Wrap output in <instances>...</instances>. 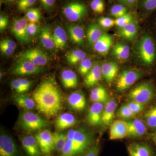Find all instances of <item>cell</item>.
I'll use <instances>...</instances> for the list:
<instances>
[{
	"label": "cell",
	"instance_id": "obj_1",
	"mask_svg": "<svg viewBox=\"0 0 156 156\" xmlns=\"http://www.w3.org/2000/svg\"><path fill=\"white\" fill-rule=\"evenodd\" d=\"M33 97L39 112L48 118L56 116L62 108V94L52 76L42 81Z\"/></svg>",
	"mask_w": 156,
	"mask_h": 156
},
{
	"label": "cell",
	"instance_id": "obj_2",
	"mask_svg": "<svg viewBox=\"0 0 156 156\" xmlns=\"http://www.w3.org/2000/svg\"><path fill=\"white\" fill-rule=\"evenodd\" d=\"M64 147L57 156H80L95 144L93 134L86 128L70 129Z\"/></svg>",
	"mask_w": 156,
	"mask_h": 156
},
{
	"label": "cell",
	"instance_id": "obj_3",
	"mask_svg": "<svg viewBox=\"0 0 156 156\" xmlns=\"http://www.w3.org/2000/svg\"><path fill=\"white\" fill-rule=\"evenodd\" d=\"M135 53L143 64H154L156 62V44L152 37L148 34L142 36L136 43Z\"/></svg>",
	"mask_w": 156,
	"mask_h": 156
},
{
	"label": "cell",
	"instance_id": "obj_4",
	"mask_svg": "<svg viewBox=\"0 0 156 156\" xmlns=\"http://www.w3.org/2000/svg\"><path fill=\"white\" fill-rule=\"evenodd\" d=\"M17 123L20 128L27 131H38L48 126L47 121L42 117L27 110L21 113Z\"/></svg>",
	"mask_w": 156,
	"mask_h": 156
},
{
	"label": "cell",
	"instance_id": "obj_5",
	"mask_svg": "<svg viewBox=\"0 0 156 156\" xmlns=\"http://www.w3.org/2000/svg\"><path fill=\"white\" fill-rule=\"evenodd\" d=\"M155 95V91L153 86L149 82H144L130 91L128 97L131 101L145 105L151 101Z\"/></svg>",
	"mask_w": 156,
	"mask_h": 156
},
{
	"label": "cell",
	"instance_id": "obj_6",
	"mask_svg": "<svg viewBox=\"0 0 156 156\" xmlns=\"http://www.w3.org/2000/svg\"><path fill=\"white\" fill-rule=\"evenodd\" d=\"M62 13L66 18L71 22H76L83 19L88 14L86 5L78 2H71L64 6Z\"/></svg>",
	"mask_w": 156,
	"mask_h": 156
},
{
	"label": "cell",
	"instance_id": "obj_7",
	"mask_svg": "<svg viewBox=\"0 0 156 156\" xmlns=\"http://www.w3.org/2000/svg\"><path fill=\"white\" fill-rule=\"evenodd\" d=\"M143 73L136 69H126L121 72L116 83V87L120 92L129 89L140 78Z\"/></svg>",
	"mask_w": 156,
	"mask_h": 156
},
{
	"label": "cell",
	"instance_id": "obj_8",
	"mask_svg": "<svg viewBox=\"0 0 156 156\" xmlns=\"http://www.w3.org/2000/svg\"><path fill=\"white\" fill-rule=\"evenodd\" d=\"M18 59L27 60L38 66L43 67L49 62L50 57L43 50L32 48L22 51L18 55Z\"/></svg>",
	"mask_w": 156,
	"mask_h": 156
},
{
	"label": "cell",
	"instance_id": "obj_9",
	"mask_svg": "<svg viewBox=\"0 0 156 156\" xmlns=\"http://www.w3.org/2000/svg\"><path fill=\"white\" fill-rule=\"evenodd\" d=\"M0 156H23L12 136L2 132L0 135Z\"/></svg>",
	"mask_w": 156,
	"mask_h": 156
},
{
	"label": "cell",
	"instance_id": "obj_10",
	"mask_svg": "<svg viewBox=\"0 0 156 156\" xmlns=\"http://www.w3.org/2000/svg\"><path fill=\"white\" fill-rule=\"evenodd\" d=\"M28 20L25 17L14 19L11 27V31L17 41L23 44H29L31 37L27 32Z\"/></svg>",
	"mask_w": 156,
	"mask_h": 156
},
{
	"label": "cell",
	"instance_id": "obj_11",
	"mask_svg": "<svg viewBox=\"0 0 156 156\" xmlns=\"http://www.w3.org/2000/svg\"><path fill=\"white\" fill-rule=\"evenodd\" d=\"M42 155L51 156L54 152L53 133L48 130H42L34 134Z\"/></svg>",
	"mask_w": 156,
	"mask_h": 156
},
{
	"label": "cell",
	"instance_id": "obj_12",
	"mask_svg": "<svg viewBox=\"0 0 156 156\" xmlns=\"http://www.w3.org/2000/svg\"><path fill=\"white\" fill-rule=\"evenodd\" d=\"M44 69V67L37 66L27 60L19 59L11 73L18 76L31 75L40 73Z\"/></svg>",
	"mask_w": 156,
	"mask_h": 156
},
{
	"label": "cell",
	"instance_id": "obj_13",
	"mask_svg": "<svg viewBox=\"0 0 156 156\" xmlns=\"http://www.w3.org/2000/svg\"><path fill=\"white\" fill-rule=\"evenodd\" d=\"M21 145L28 156H42L38 144L34 136L29 134H23L20 137Z\"/></svg>",
	"mask_w": 156,
	"mask_h": 156
},
{
	"label": "cell",
	"instance_id": "obj_14",
	"mask_svg": "<svg viewBox=\"0 0 156 156\" xmlns=\"http://www.w3.org/2000/svg\"><path fill=\"white\" fill-rule=\"evenodd\" d=\"M128 128L126 121L116 120L110 125L109 139L111 140L123 139L128 136Z\"/></svg>",
	"mask_w": 156,
	"mask_h": 156
},
{
	"label": "cell",
	"instance_id": "obj_15",
	"mask_svg": "<svg viewBox=\"0 0 156 156\" xmlns=\"http://www.w3.org/2000/svg\"><path fill=\"white\" fill-rule=\"evenodd\" d=\"M128 128V136L132 138L141 137L147 131L146 125L139 119L126 121Z\"/></svg>",
	"mask_w": 156,
	"mask_h": 156
},
{
	"label": "cell",
	"instance_id": "obj_16",
	"mask_svg": "<svg viewBox=\"0 0 156 156\" xmlns=\"http://www.w3.org/2000/svg\"><path fill=\"white\" fill-rule=\"evenodd\" d=\"M103 104L95 102L90 107L87 115V121L91 126H99L102 124Z\"/></svg>",
	"mask_w": 156,
	"mask_h": 156
},
{
	"label": "cell",
	"instance_id": "obj_17",
	"mask_svg": "<svg viewBox=\"0 0 156 156\" xmlns=\"http://www.w3.org/2000/svg\"><path fill=\"white\" fill-rule=\"evenodd\" d=\"M101 66L102 75L107 83L110 85L119 72V65L115 62L110 61L104 62Z\"/></svg>",
	"mask_w": 156,
	"mask_h": 156
},
{
	"label": "cell",
	"instance_id": "obj_18",
	"mask_svg": "<svg viewBox=\"0 0 156 156\" xmlns=\"http://www.w3.org/2000/svg\"><path fill=\"white\" fill-rule=\"evenodd\" d=\"M68 32L69 38L73 43L78 46H83L86 35L83 27L78 25H70L68 27Z\"/></svg>",
	"mask_w": 156,
	"mask_h": 156
},
{
	"label": "cell",
	"instance_id": "obj_19",
	"mask_svg": "<svg viewBox=\"0 0 156 156\" xmlns=\"http://www.w3.org/2000/svg\"><path fill=\"white\" fill-rule=\"evenodd\" d=\"M117 104L113 99H109L104 107L102 115V124L105 126L111 125L115 118Z\"/></svg>",
	"mask_w": 156,
	"mask_h": 156
},
{
	"label": "cell",
	"instance_id": "obj_20",
	"mask_svg": "<svg viewBox=\"0 0 156 156\" xmlns=\"http://www.w3.org/2000/svg\"><path fill=\"white\" fill-rule=\"evenodd\" d=\"M67 101L70 107L77 111H82L86 108V98L80 91L71 93L68 97Z\"/></svg>",
	"mask_w": 156,
	"mask_h": 156
},
{
	"label": "cell",
	"instance_id": "obj_21",
	"mask_svg": "<svg viewBox=\"0 0 156 156\" xmlns=\"http://www.w3.org/2000/svg\"><path fill=\"white\" fill-rule=\"evenodd\" d=\"M40 42L42 47L48 50L56 48L53 33L49 26L43 27L41 29L40 36Z\"/></svg>",
	"mask_w": 156,
	"mask_h": 156
},
{
	"label": "cell",
	"instance_id": "obj_22",
	"mask_svg": "<svg viewBox=\"0 0 156 156\" xmlns=\"http://www.w3.org/2000/svg\"><path fill=\"white\" fill-rule=\"evenodd\" d=\"M101 65L98 63L93 64L89 73L85 76L84 84L88 88H91L96 85L100 81L102 76Z\"/></svg>",
	"mask_w": 156,
	"mask_h": 156
},
{
	"label": "cell",
	"instance_id": "obj_23",
	"mask_svg": "<svg viewBox=\"0 0 156 156\" xmlns=\"http://www.w3.org/2000/svg\"><path fill=\"white\" fill-rule=\"evenodd\" d=\"M77 122L76 117L70 113H63L59 115L55 121L57 130L62 131L76 126Z\"/></svg>",
	"mask_w": 156,
	"mask_h": 156
},
{
	"label": "cell",
	"instance_id": "obj_24",
	"mask_svg": "<svg viewBox=\"0 0 156 156\" xmlns=\"http://www.w3.org/2000/svg\"><path fill=\"white\" fill-rule=\"evenodd\" d=\"M112 45V38L108 34L105 33L101 38L93 46L94 50L102 56H106Z\"/></svg>",
	"mask_w": 156,
	"mask_h": 156
},
{
	"label": "cell",
	"instance_id": "obj_25",
	"mask_svg": "<svg viewBox=\"0 0 156 156\" xmlns=\"http://www.w3.org/2000/svg\"><path fill=\"white\" fill-rule=\"evenodd\" d=\"M99 25L92 23L88 25L87 30V38L90 46H93L103 36L104 32Z\"/></svg>",
	"mask_w": 156,
	"mask_h": 156
},
{
	"label": "cell",
	"instance_id": "obj_26",
	"mask_svg": "<svg viewBox=\"0 0 156 156\" xmlns=\"http://www.w3.org/2000/svg\"><path fill=\"white\" fill-rule=\"evenodd\" d=\"M62 83L66 89H73L77 87L78 76L73 71L70 69L64 70L62 72Z\"/></svg>",
	"mask_w": 156,
	"mask_h": 156
},
{
	"label": "cell",
	"instance_id": "obj_27",
	"mask_svg": "<svg viewBox=\"0 0 156 156\" xmlns=\"http://www.w3.org/2000/svg\"><path fill=\"white\" fill-rule=\"evenodd\" d=\"M138 32V27L135 21L129 23L118 30V34L123 38L132 40L135 38Z\"/></svg>",
	"mask_w": 156,
	"mask_h": 156
},
{
	"label": "cell",
	"instance_id": "obj_28",
	"mask_svg": "<svg viewBox=\"0 0 156 156\" xmlns=\"http://www.w3.org/2000/svg\"><path fill=\"white\" fill-rule=\"evenodd\" d=\"M130 156H151V151L147 146L140 144H132L128 147Z\"/></svg>",
	"mask_w": 156,
	"mask_h": 156
},
{
	"label": "cell",
	"instance_id": "obj_29",
	"mask_svg": "<svg viewBox=\"0 0 156 156\" xmlns=\"http://www.w3.org/2000/svg\"><path fill=\"white\" fill-rule=\"evenodd\" d=\"M112 53L119 60L124 61L127 60L130 56V48L125 43H117L114 46Z\"/></svg>",
	"mask_w": 156,
	"mask_h": 156
},
{
	"label": "cell",
	"instance_id": "obj_30",
	"mask_svg": "<svg viewBox=\"0 0 156 156\" xmlns=\"http://www.w3.org/2000/svg\"><path fill=\"white\" fill-rule=\"evenodd\" d=\"M53 33L56 49H63L66 46L67 41V34L65 30L61 27L57 26Z\"/></svg>",
	"mask_w": 156,
	"mask_h": 156
},
{
	"label": "cell",
	"instance_id": "obj_31",
	"mask_svg": "<svg viewBox=\"0 0 156 156\" xmlns=\"http://www.w3.org/2000/svg\"><path fill=\"white\" fill-rule=\"evenodd\" d=\"M31 81L24 78H20L12 81L11 83L12 89L18 94H23L28 91L31 87Z\"/></svg>",
	"mask_w": 156,
	"mask_h": 156
},
{
	"label": "cell",
	"instance_id": "obj_32",
	"mask_svg": "<svg viewBox=\"0 0 156 156\" xmlns=\"http://www.w3.org/2000/svg\"><path fill=\"white\" fill-rule=\"evenodd\" d=\"M14 101L18 106L26 110H32L36 105L34 100L24 93L16 95L14 97Z\"/></svg>",
	"mask_w": 156,
	"mask_h": 156
},
{
	"label": "cell",
	"instance_id": "obj_33",
	"mask_svg": "<svg viewBox=\"0 0 156 156\" xmlns=\"http://www.w3.org/2000/svg\"><path fill=\"white\" fill-rule=\"evenodd\" d=\"M87 54L83 50H74L67 52L66 59L71 65H76L87 58Z\"/></svg>",
	"mask_w": 156,
	"mask_h": 156
},
{
	"label": "cell",
	"instance_id": "obj_34",
	"mask_svg": "<svg viewBox=\"0 0 156 156\" xmlns=\"http://www.w3.org/2000/svg\"><path fill=\"white\" fill-rule=\"evenodd\" d=\"M67 134L65 133L55 132L53 133V139L54 152L57 154L60 153L67 140Z\"/></svg>",
	"mask_w": 156,
	"mask_h": 156
},
{
	"label": "cell",
	"instance_id": "obj_35",
	"mask_svg": "<svg viewBox=\"0 0 156 156\" xmlns=\"http://www.w3.org/2000/svg\"><path fill=\"white\" fill-rule=\"evenodd\" d=\"M144 119L147 126L151 128H156V105L146 112L144 115Z\"/></svg>",
	"mask_w": 156,
	"mask_h": 156
},
{
	"label": "cell",
	"instance_id": "obj_36",
	"mask_svg": "<svg viewBox=\"0 0 156 156\" xmlns=\"http://www.w3.org/2000/svg\"><path fill=\"white\" fill-rule=\"evenodd\" d=\"M93 62L89 58H86L80 62L78 71L81 75L86 76L93 66Z\"/></svg>",
	"mask_w": 156,
	"mask_h": 156
},
{
	"label": "cell",
	"instance_id": "obj_37",
	"mask_svg": "<svg viewBox=\"0 0 156 156\" xmlns=\"http://www.w3.org/2000/svg\"><path fill=\"white\" fill-rule=\"evenodd\" d=\"M41 17V12L37 9H30L26 12L25 18L29 22L38 23Z\"/></svg>",
	"mask_w": 156,
	"mask_h": 156
},
{
	"label": "cell",
	"instance_id": "obj_38",
	"mask_svg": "<svg viewBox=\"0 0 156 156\" xmlns=\"http://www.w3.org/2000/svg\"><path fill=\"white\" fill-rule=\"evenodd\" d=\"M117 115L124 119H130L134 118L136 115L132 112L127 104L122 105L118 110Z\"/></svg>",
	"mask_w": 156,
	"mask_h": 156
},
{
	"label": "cell",
	"instance_id": "obj_39",
	"mask_svg": "<svg viewBox=\"0 0 156 156\" xmlns=\"http://www.w3.org/2000/svg\"><path fill=\"white\" fill-rule=\"evenodd\" d=\"M128 9L125 5H116L113 6L110 10V14L116 18H119L127 14Z\"/></svg>",
	"mask_w": 156,
	"mask_h": 156
},
{
	"label": "cell",
	"instance_id": "obj_40",
	"mask_svg": "<svg viewBox=\"0 0 156 156\" xmlns=\"http://www.w3.org/2000/svg\"><path fill=\"white\" fill-rule=\"evenodd\" d=\"M134 20L132 14L127 13L122 17L116 18L115 20V25L120 28Z\"/></svg>",
	"mask_w": 156,
	"mask_h": 156
},
{
	"label": "cell",
	"instance_id": "obj_41",
	"mask_svg": "<svg viewBox=\"0 0 156 156\" xmlns=\"http://www.w3.org/2000/svg\"><path fill=\"white\" fill-rule=\"evenodd\" d=\"M37 0H17V8L20 11H27L35 4Z\"/></svg>",
	"mask_w": 156,
	"mask_h": 156
},
{
	"label": "cell",
	"instance_id": "obj_42",
	"mask_svg": "<svg viewBox=\"0 0 156 156\" xmlns=\"http://www.w3.org/2000/svg\"><path fill=\"white\" fill-rule=\"evenodd\" d=\"M90 7L95 13L101 14L104 11V2L103 0H92L90 3Z\"/></svg>",
	"mask_w": 156,
	"mask_h": 156
},
{
	"label": "cell",
	"instance_id": "obj_43",
	"mask_svg": "<svg viewBox=\"0 0 156 156\" xmlns=\"http://www.w3.org/2000/svg\"><path fill=\"white\" fill-rule=\"evenodd\" d=\"M98 21L99 25L103 28L109 29L115 25V20L109 17H100Z\"/></svg>",
	"mask_w": 156,
	"mask_h": 156
},
{
	"label": "cell",
	"instance_id": "obj_44",
	"mask_svg": "<svg viewBox=\"0 0 156 156\" xmlns=\"http://www.w3.org/2000/svg\"><path fill=\"white\" fill-rule=\"evenodd\" d=\"M142 8L147 12L156 11V0H142Z\"/></svg>",
	"mask_w": 156,
	"mask_h": 156
},
{
	"label": "cell",
	"instance_id": "obj_45",
	"mask_svg": "<svg viewBox=\"0 0 156 156\" xmlns=\"http://www.w3.org/2000/svg\"><path fill=\"white\" fill-rule=\"evenodd\" d=\"M126 104L132 112L136 115L142 112L144 108V105L131 101Z\"/></svg>",
	"mask_w": 156,
	"mask_h": 156
},
{
	"label": "cell",
	"instance_id": "obj_46",
	"mask_svg": "<svg viewBox=\"0 0 156 156\" xmlns=\"http://www.w3.org/2000/svg\"><path fill=\"white\" fill-rule=\"evenodd\" d=\"M39 25L38 23H28L27 32L30 37H34L37 34L39 30Z\"/></svg>",
	"mask_w": 156,
	"mask_h": 156
},
{
	"label": "cell",
	"instance_id": "obj_47",
	"mask_svg": "<svg viewBox=\"0 0 156 156\" xmlns=\"http://www.w3.org/2000/svg\"><path fill=\"white\" fill-rule=\"evenodd\" d=\"M100 150V146L99 144H95L87 151L80 156H98Z\"/></svg>",
	"mask_w": 156,
	"mask_h": 156
},
{
	"label": "cell",
	"instance_id": "obj_48",
	"mask_svg": "<svg viewBox=\"0 0 156 156\" xmlns=\"http://www.w3.org/2000/svg\"><path fill=\"white\" fill-rule=\"evenodd\" d=\"M90 99L94 103L98 102L103 104L106 103L107 101L109 100L108 94L98 95H90Z\"/></svg>",
	"mask_w": 156,
	"mask_h": 156
},
{
	"label": "cell",
	"instance_id": "obj_49",
	"mask_svg": "<svg viewBox=\"0 0 156 156\" xmlns=\"http://www.w3.org/2000/svg\"><path fill=\"white\" fill-rule=\"evenodd\" d=\"M43 9L46 11H50L55 5L56 0H39Z\"/></svg>",
	"mask_w": 156,
	"mask_h": 156
},
{
	"label": "cell",
	"instance_id": "obj_50",
	"mask_svg": "<svg viewBox=\"0 0 156 156\" xmlns=\"http://www.w3.org/2000/svg\"><path fill=\"white\" fill-rule=\"evenodd\" d=\"M0 45L6 46V47L14 49H16L17 48L16 43L13 40L9 38L4 39L1 41L0 42Z\"/></svg>",
	"mask_w": 156,
	"mask_h": 156
},
{
	"label": "cell",
	"instance_id": "obj_51",
	"mask_svg": "<svg viewBox=\"0 0 156 156\" xmlns=\"http://www.w3.org/2000/svg\"><path fill=\"white\" fill-rule=\"evenodd\" d=\"M108 94L106 89L103 86H99L92 89L91 91L90 95H101Z\"/></svg>",
	"mask_w": 156,
	"mask_h": 156
},
{
	"label": "cell",
	"instance_id": "obj_52",
	"mask_svg": "<svg viewBox=\"0 0 156 156\" xmlns=\"http://www.w3.org/2000/svg\"><path fill=\"white\" fill-rule=\"evenodd\" d=\"M137 1L138 0H119V2L124 5L132 9L136 8Z\"/></svg>",
	"mask_w": 156,
	"mask_h": 156
},
{
	"label": "cell",
	"instance_id": "obj_53",
	"mask_svg": "<svg viewBox=\"0 0 156 156\" xmlns=\"http://www.w3.org/2000/svg\"><path fill=\"white\" fill-rule=\"evenodd\" d=\"M9 24L8 17L1 14L0 16V30L1 31L5 30Z\"/></svg>",
	"mask_w": 156,
	"mask_h": 156
},
{
	"label": "cell",
	"instance_id": "obj_54",
	"mask_svg": "<svg viewBox=\"0 0 156 156\" xmlns=\"http://www.w3.org/2000/svg\"><path fill=\"white\" fill-rule=\"evenodd\" d=\"M0 50L3 54L5 55H8V56H10V55L13 54L15 49L9 48V47L2 46V45H0Z\"/></svg>",
	"mask_w": 156,
	"mask_h": 156
},
{
	"label": "cell",
	"instance_id": "obj_55",
	"mask_svg": "<svg viewBox=\"0 0 156 156\" xmlns=\"http://www.w3.org/2000/svg\"><path fill=\"white\" fill-rule=\"evenodd\" d=\"M153 140L155 144L156 145V131L153 135L152 137Z\"/></svg>",
	"mask_w": 156,
	"mask_h": 156
},
{
	"label": "cell",
	"instance_id": "obj_56",
	"mask_svg": "<svg viewBox=\"0 0 156 156\" xmlns=\"http://www.w3.org/2000/svg\"><path fill=\"white\" fill-rule=\"evenodd\" d=\"M6 1H7V2H14V1H15V0H5Z\"/></svg>",
	"mask_w": 156,
	"mask_h": 156
},
{
	"label": "cell",
	"instance_id": "obj_57",
	"mask_svg": "<svg viewBox=\"0 0 156 156\" xmlns=\"http://www.w3.org/2000/svg\"></svg>",
	"mask_w": 156,
	"mask_h": 156
},
{
	"label": "cell",
	"instance_id": "obj_58",
	"mask_svg": "<svg viewBox=\"0 0 156 156\" xmlns=\"http://www.w3.org/2000/svg\"><path fill=\"white\" fill-rule=\"evenodd\" d=\"M155 156H156V155H155Z\"/></svg>",
	"mask_w": 156,
	"mask_h": 156
}]
</instances>
